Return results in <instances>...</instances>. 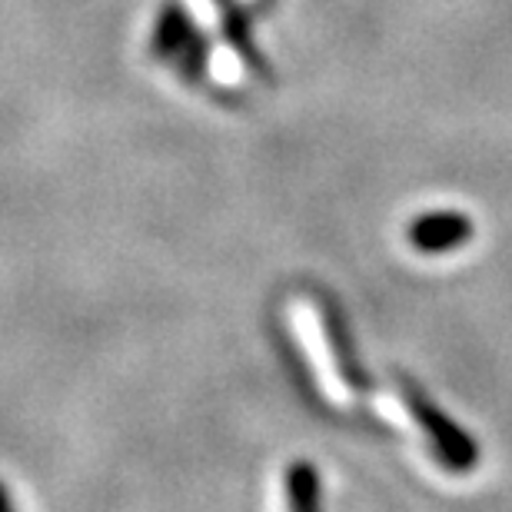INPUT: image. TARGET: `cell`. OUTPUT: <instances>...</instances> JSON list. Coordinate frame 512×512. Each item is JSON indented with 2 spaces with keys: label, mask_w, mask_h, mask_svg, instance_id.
<instances>
[{
  "label": "cell",
  "mask_w": 512,
  "mask_h": 512,
  "mask_svg": "<svg viewBox=\"0 0 512 512\" xmlns=\"http://www.w3.org/2000/svg\"><path fill=\"white\" fill-rule=\"evenodd\" d=\"M227 37L243 57H250L256 64V54H253V44H250V24H247V17L237 14V10H230L227 14Z\"/></svg>",
  "instance_id": "cell-7"
},
{
  "label": "cell",
  "mask_w": 512,
  "mask_h": 512,
  "mask_svg": "<svg viewBox=\"0 0 512 512\" xmlns=\"http://www.w3.org/2000/svg\"><path fill=\"white\" fill-rule=\"evenodd\" d=\"M326 330H330V340H333V350H336V363H340L346 383H350L353 389H366V386H370V380H366V373L360 370V363H356L350 336H346V326H343L340 313H336V310H326Z\"/></svg>",
  "instance_id": "cell-4"
},
{
  "label": "cell",
  "mask_w": 512,
  "mask_h": 512,
  "mask_svg": "<svg viewBox=\"0 0 512 512\" xmlns=\"http://www.w3.org/2000/svg\"><path fill=\"white\" fill-rule=\"evenodd\" d=\"M180 70H183V77H200L203 74V60H207V44H203V37L193 30V34L187 37V44L180 47Z\"/></svg>",
  "instance_id": "cell-6"
},
{
  "label": "cell",
  "mask_w": 512,
  "mask_h": 512,
  "mask_svg": "<svg viewBox=\"0 0 512 512\" xmlns=\"http://www.w3.org/2000/svg\"><path fill=\"white\" fill-rule=\"evenodd\" d=\"M290 512H320V479L306 463L290 469Z\"/></svg>",
  "instance_id": "cell-5"
},
{
  "label": "cell",
  "mask_w": 512,
  "mask_h": 512,
  "mask_svg": "<svg viewBox=\"0 0 512 512\" xmlns=\"http://www.w3.org/2000/svg\"><path fill=\"white\" fill-rule=\"evenodd\" d=\"M193 27L187 14L180 7H163V14L157 20V30H153V50L160 57H177L180 47L187 44V37L193 34Z\"/></svg>",
  "instance_id": "cell-3"
},
{
  "label": "cell",
  "mask_w": 512,
  "mask_h": 512,
  "mask_svg": "<svg viewBox=\"0 0 512 512\" xmlns=\"http://www.w3.org/2000/svg\"><path fill=\"white\" fill-rule=\"evenodd\" d=\"M0 512H17L14 503H10V493H7L4 486H0Z\"/></svg>",
  "instance_id": "cell-8"
},
{
  "label": "cell",
  "mask_w": 512,
  "mask_h": 512,
  "mask_svg": "<svg viewBox=\"0 0 512 512\" xmlns=\"http://www.w3.org/2000/svg\"><path fill=\"white\" fill-rule=\"evenodd\" d=\"M473 237V223L463 213H426L409 227V240L423 253H446Z\"/></svg>",
  "instance_id": "cell-2"
},
{
  "label": "cell",
  "mask_w": 512,
  "mask_h": 512,
  "mask_svg": "<svg viewBox=\"0 0 512 512\" xmlns=\"http://www.w3.org/2000/svg\"><path fill=\"white\" fill-rule=\"evenodd\" d=\"M403 396H406L409 409H413L416 423L426 429L429 443L436 446L443 466L456 469V473H469V469L476 466V456H479L473 439H469L456 423H449V419L436 409V403H429V396L413 380H403Z\"/></svg>",
  "instance_id": "cell-1"
}]
</instances>
